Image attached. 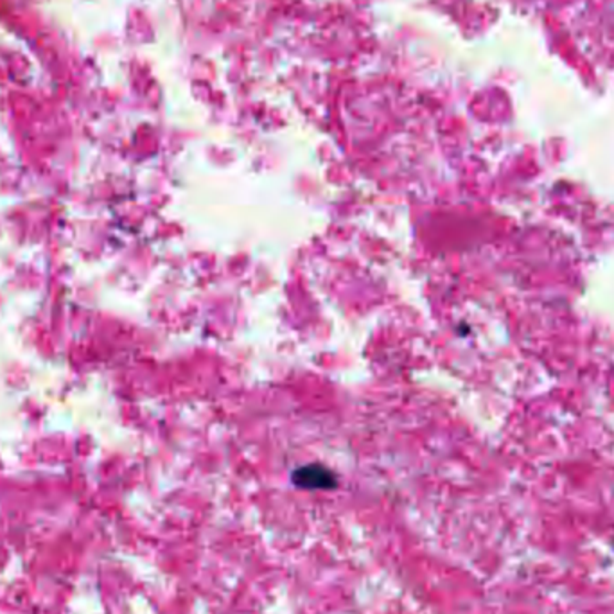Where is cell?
<instances>
[{"label":"cell","instance_id":"6da1fadb","mask_svg":"<svg viewBox=\"0 0 614 614\" xmlns=\"http://www.w3.org/2000/svg\"><path fill=\"white\" fill-rule=\"evenodd\" d=\"M295 483L306 489H327L334 485V476L318 465H309L304 469H299L293 476Z\"/></svg>","mask_w":614,"mask_h":614}]
</instances>
